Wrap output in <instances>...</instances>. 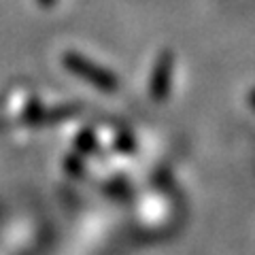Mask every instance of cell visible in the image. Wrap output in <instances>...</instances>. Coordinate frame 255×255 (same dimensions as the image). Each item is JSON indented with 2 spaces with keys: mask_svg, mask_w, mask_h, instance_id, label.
I'll list each match as a JSON object with an SVG mask.
<instances>
[{
  "mask_svg": "<svg viewBox=\"0 0 255 255\" xmlns=\"http://www.w3.org/2000/svg\"><path fill=\"white\" fill-rule=\"evenodd\" d=\"M64 66H66L70 73L85 79V81H90L94 87H98L102 92H115L117 90V77L113 73H109L107 68L98 66V64H94L92 60L83 58V55H79L75 51H68L64 55Z\"/></svg>",
  "mask_w": 255,
  "mask_h": 255,
  "instance_id": "cell-1",
  "label": "cell"
},
{
  "mask_svg": "<svg viewBox=\"0 0 255 255\" xmlns=\"http://www.w3.org/2000/svg\"><path fill=\"white\" fill-rule=\"evenodd\" d=\"M172 68H174V55L170 51H164L155 62L153 75H151V83H149L151 98H155L157 102L168 96L170 81H172Z\"/></svg>",
  "mask_w": 255,
  "mask_h": 255,
  "instance_id": "cell-2",
  "label": "cell"
},
{
  "mask_svg": "<svg viewBox=\"0 0 255 255\" xmlns=\"http://www.w3.org/2000/svg\"><path fill=\"white\" fill-rule=\"evenodd\" d=\"M55 2V0H38V4H41V6H51Z\"/></svg>",
  "mask_w": 255,
  "mask_h": 255,
  "instance_id": "cell-3",
  "label": "cell"
}]
</instances>
